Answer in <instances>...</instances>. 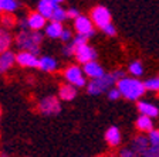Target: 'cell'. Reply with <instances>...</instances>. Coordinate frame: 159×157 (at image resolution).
Returning a JSON list of instances; mask_svg holds the SVG:
<instances>
[{
    "instance_id": "cell-35",
    "label": "cell",
    "mask_w": 159,
    "mask_h": 157,
    "mask_svg": "<svg viewBox=\"0 0 159 157\" xmlns=\"http://www.w3.org/2000/svg\"><path fill=\"white\" fill-rule=\"evenodd\" d=\"M71 31H70L68 28H64V31H63V34H61V37H60V38L63 40L64 43H67V41H70V40H71Z\"/></svg>"
},
{
    "instance_id": "cell-19",
    "label": "cell",
    "mask_w": 159,
    "mask_h": 157,
    "mask_svg": "<svg viewBox=\"0 0 159 157\" xmlns=\"http://www.w3.org/2000/svg\"><path fill=\"white\" fill-rule=\"evenodd\" d=\"M64 31V27L58 21H50L46 26V36L50 38H60Z\"/></svg>"
},
{
    "instance_id": "cell-26",
    "label": "cell",
    "mask_w": 159,
    "mask_h": 157,
    "mask_svg": "<svg viewBox=\"0 0 159 157\" xmlns=\"http://www.w3.org/2000/svg\"><path fill=\"white\" fill-rule=\"evenodd\" d=\"M14 24H16V19H14V16L11 13H4L3 16H2V26H3L4 28H10V27H13Z\"/></svg>"
},
{
    "instance_id": "cell-18",
    "label": "cell",
    "mask_w": 159,
    "mask_h": 157,
    "mask_svg": "<svg viewBox=\"0 0 159 157\" xmlns=\"http://www.w3.org/2000/svg\"><path fill=\"white\" fill-rule=\"evenodd\" d=\"M135 126L139 132H142V133H149V132L153 130V120H152V118H149V116L139 115L136 122H135Z\"/></svg>"
},
{
    "instance_id": "cell-29",
    "label": "cell",
    "mask_w": 159,
    "mask_h": 157,
    "mask_svg": "<svg viewBox=\"0 0 159 157\" xmlns=\"http://www.w3.org/2000/svg\"><path fill=\"white\" fill-rule=\"evenodd\" d=\"M87 43H88V37L81 36V34H77V36L73 38V44L75 46V48L77 47H81V46H85Z\"/></svg>"
},
{
    "instance_id": "cell-34",
    "label": "cell",
    "mask_w": 159,
    "mask_h": 157,
    "mask_svg": "<svg viewBox=\"0 0 159 157\" xmlns=\"http://www.w3.org/2000/svg\"><path fill=\"white\" fill-rule=\"evenodd\" d=\"M80 16H81V14H80V11L77 9H74V7H71V9L67 10V17H68V19L75 20V19H78Z\"/></svg>"
},
{
    "instance_id": "cell-33",
    "label": "cell",
    "mask_w": 159,
    "mask_h": 157,
    "mask_svg": "<svg viewBox=\"0 0 159 157\" xmlns=\"http://www.w3.org/2000/svg\"><path fill=\"white\" fill-rule=\"evenodd\" d=\"M102 31L107 34V36H115V34H116V28H115V26H114L112 23H109L108 26L104 27Z\"/></svg>"
},
{
    "instance_id": "cell-24",
    "label": "cell",
    "mask_w": 159,
    "mask_h": 157,
    "mask_svg": "<svg viewBox=\"0 0 159 157\" xmlns=\"http://www.w3.org/2000/svg\"><path fill=\"white\" fill-rule=\"evenodd\" d=\"M67 19V10H64L63 7H57L56 10H54L53 16H51V21H58V23H63L64 20Z\"/></svg>"
},
{
    "instance_id": "cell-13",
    "label": "cell",
    "mask_w": 159,
    "mask_h": 157,
    "mask_svg": "<svg viewBox=\"0 0 159 157\" xmlns=\"http://www.w3.org/2000/svg\"><path fill=\"white\" fill-rule=\"evenodd\" d=\"M105 142L111 147H118L121 142H122V134L116 126H111L105 132Z\"/></svg>"
},
{
    "instance_id": "cell-16",
    "label": "cell",
    "mask_w": 159,
    "mask_h": 157,
    "mask_svg": "<svg viewBox=\"0 0 159 157\" xmlns=\"http://www.w3.org/2000/svg\"><path fill=\"white\" fill-rule=\"evenodd\" d=\"M58 7V4L53 3L51 0H40L39 4H37V11L41 13L46 19H51L54 10Z\"/></svg>"
},
{
    "instance_id": "cell-9",
    "label": "cell",
    "mask_w": 159,
    "mask_h": 157,
    "mask_svg": "<svg viewBox=\"0 0 159 157\" xmlns=\"http://www.w3.org/2000/svg\"><path fill=\"white\" fill-rule=\"evenodd\" d=\"M75 58L78 59V62H81V64H87V62L95 61L97 51L91 46H88V44L77 47L75 48Z\"/></svg>"
},
{
    "instance_id": "cell-32",
    "label": "cell",
    "mask_w": 159,
    "mask_h": 157,
    "mask_svg": "<svg viewBox=\"0 0 159 157\" xmlns=\"http://www.w3.org/2000/svg\"><path fill=\"white\" fill-rule=\"evenodd\" d=\"M143 157H159V146H151Z\"/></svg>"
},
{
    "instance_id": "cell-11",
    "label": "cell",
    "mask_w": 159,
    "mask_h": 157,
    "mask_svg": "<svg viewBox=\"0 0 159 157\" xmlns=\"http://www.w3.org/2000/svg\"><path fill=\"white\" fill-rule=\"evenodd\" d=\"M84 74H85V76H88V78L91 79H95V78H101V76L105 75V71H104V68L101 67V64L97 61H91V62H87V64H84Z\"/></svg>"
},
{
    "instance_id": "cell-36",
    "label": "cell",
    "mask_w": 159,
    "mask_h": 157,
    "mask_svg": "<svg viewBox=\"0 0 159 157\" xmlns=\"http://www.w3.org/2000/svg\"><path fill=\"white\" fill-rule=\"evenodd\" d=\"M112 75H114V78H115L116 81H119V79L125 78V72L121 71V69H116V71H114V72H112Z\"/></svg>"
},
{
    "instance_id": "cell-1",
    "label": "cell",
    "mask_w": 159,
    "mask_h": 157,
    "mask_svg": "<svg viewBox=\"0 0 159 157\" xmlns=\"http://www.w3.org/2000/svg\"><path fill=\"white\" fill-rule=\"evenodd\" d=\"M116 88L119 89L121 95L128 101H138L139 98H142L146 91L145 84L142 81H139L138 78H134V76L132 78L125 76V78L116 81Z\"/></svg>"
},
{
    "instance_id": "cell-20",
    "label": "cell",
    "mask_w": 159,
    "mask_h": 157,
    "mask_svg": "<svg viewBox=\"0 0 159 157\" xmlns=\"http://www.w3.org/2000/svg\"><path fill=\"white\" fill-rule=\"evenodd\" d=\"M39 68L44 72H53L57 69V61L50 55H43L40 58Z\"/></svg>"
},
{
    "instance_id": "cell-27",
    "label": "cell",
    "mask_w": 159,
    "mask_h": 157,
    "mask_svg": "<svg viewBox=\"0 0 159 157\" xmlns=\"http://www.w3.org/2000/svg\"><path fill=\"white\" fill-rule=\"evenodd\" d=\"M148 139L151 146H159V129H153L148 133Z\"/></svg>"
},
{
    "instance_id": "cell-17",
    "label": "cell",
    "mask_w": 159,
    "mask_h": 157,
    "mask_svg": "<svg viewBox=\"0 0 159 157\" xmlns=\"http://www.w3.org/2000/svg\"><path fill=\"white\" fill-rule=\"evenodd\" d=\"M58 96L60 99H63V101H74L77 96V88L71 84H64V85L60 86L58 89Z\"/></svg>"
},
{
    "instance_id": "cell-39",
    "label": "cell",
    "mask_w": 159,
    "mask_h": 157,
    "mask_svg": "<svg viewBox=\"0 0 159 157\" xmlns=\"http://www.w3.org/2000/svg\"><path fill=\"white\" fill-rule=\"evenodd\" d=\"M51 2H53V3H56V4H60V3H63L64 0H51Z\"/></svg>"
},
{
    "instance_id": "cell-3",
    "label": "cell",
    "mask_w": 159,
    "mask_h": 157,
    "mask_svg": "<svg viewBox=\"0 0 159 157\" xmlns=\"http://www.w3.org/2000/svg\"><path fill=\"white\" fill-rule=\"evenodd\" d=\"M116 84V79L114 78L112 74H105L101 78H95L87 84V91L89 95H101L102 92H108L109 89Z\"/></svg>"
},
{
    "instance_id": "cell-40",
    "label": "cell",
    "mask_w": 159,
    "mask_h": 157,
    "mask_svg": "<svg viewBox=\"0 0 159 157\" xmlns=\"http://www.w3.org/2000/svg\"><path fill=\"white\" fill-rule=\"evenodd\" d=\"M0 116H2V109H0Z\"/></svg>"
},
{
    "instance_id": "cell-31",
    "label": "cell",
    "mask_w": 159,
    "mask_h": 157,
    "mask_svg": "<svg viewBox=\"0 0 159 157\" xmlns=\"http://www.w3.org/2000/svg\"><path fill=\"white\" fill-rule=\"evenodd\" d=\"M121 96H122V95H121V92H119V89L116 88V86H115V88H111L108 91V98L111 99V101H118Z\"/></svg>"
},
{
    "instance_id": "cell-41",
    "label": "cell",
    "mask_w": 159,
    "mask_h": 157,
    "mask_svg": "<svg viewBox=\"0 0 159 157\" xmlns=\"http://www.w3.org/2000/svg\"><path fill=\"white\" fill-rule=\"evenodd\" d=\"M99 157H101V156H99Z\"/></svg>"
},
{
    "instance_id": "cell-6",
    "label": "cell",
    "mask_w": 159,
    "mask_h": 157,
    "mask_svg": "<svg viewBox=\"0 0 159 157\" xmlns=\"http://www.w3.org/2000/svg\"><path fill=\"white\" fill-rule=\"evenodd\" d=\"M91 20H93L94 26L102 30L104 27L111 23V13L105 6H95L91 10Z\"/></svg>"
},
{
    "instance_id": "cell-4",
    "label": "cell",
    "mask_w": 159,
    "mask_h": 157,
    "mask_svg": "<svg viewBox=\"0 0 159 157\" xmlns=\"http://www.w3.org/2000/svg\"><path fill=\"white\" fill-rule=\"evenodd\" d=\"M37 109L41 115L44 116H56L61 112V102L57 96L54 95H48L44 96L41 101L37 105Z\"/></svg>"
},
{
    "instance_id": "cell-25",
    "label": "cell",
    "mask_w": 159,
    "mask_h": 157,
    "mask_svg": "<svg viewBox=\"0 0 159 157\" xmlns=\"http://www.w3.org/2000/svg\"><path fill=\"white\" fill-rule=\"evenodd\" d=\"M145 88L146 91H153V92H159V76H155V78H149L146 79L145 82Z\"/></svg>"
},
{
    "instance_id": "cell-12",
    "label": "cell",
    "mask_w": 159,
    "mask_h": 157,
    "mask_svg": "<svg viewBox=\"0 0 159 157\" xmlns=\"http://www.w3.org/2000/svg\"><path fill=\"white\" fill-rule=\"evenodd\" d=\"M27 20H29V28L31 31H40L41 28H44L47 26L46 24L47 19L39 11H31L29 14V17H27Z\"/></svg>"
},
{
    "instance_id": "cell-8",
    "label": "cell",
    "mask_w": 159,
    "mask_h": 157,
    "mask_svg": "<svg viewBox=\"0 0 159 157\" xmlns=\"http://www.w3.org/2000/svg\"><path fill=\"white\" fill-rule=\"evenodd\" d=\"M16 62L26 68H39L40 58L30 51H20L19 54H16Z\"/></svg>"
},
{
    "instance_id": "cell-7",
    "label": "cell",
    "mask_w": 159,
    "mask_h": 157,
    "mask_svg": "<svg viewBox=\"0 0 159 157\" xmlns=\"http://www.w3.org/2000/svg\"><path fill=\"white\" fill-rule=\"evenodd\" d=\"M74 28H75L77 34H81L85 37L94 36V23L87 16H80L78 19L74 20Z\"/></svg>"
},
{
    "instance_id": "cell-21",
    "label": "cell",
    "mask_w": 159,
    "mask_h": 157,
    "mask_svg": "<svg viewBox=\"0 0 159 157\" xmlns=\"http://www.w3.org/2000/svg\"><path fill=\"white\" fill-rule=\"evenodd\" d=\"M11 34L6 28H0V54L4 51H9L11 44Z\"/></svg>"
},
{
    "instance_id": "cell-2",
    "label": "cell",
    "mask_w": 159,
    "mask_h": 157,
    "mask_svg": "<svg viewBox=\"0 0 159 157\" xmlns=\"http://www.w3.org/2000/svg\"><path fill=\"white\" fill-rule=\"evenodd\" d=\"M43 41V34L31 30H21L16 37V46L21 51H30L39 55L40 44Z\"/></svg>"
},
{
    "instance_id": "cell-30",
    "label": "cell",
    "mask_w": 159,
    "mask_h": 157,
    "mask_svg": "<svg viewBox=\"0 0 159 157\" xmlns=\"http://www.w3.org/2000/svg\"><path fill=\"white\" fill-rule=\"evenodd\" d=\"M63 54L66 57H75V46L73 43L70 44H66L63 47Z\"/></svg>"
},
{
    "instance_id": "cell-23",
    "label": "cell",
    "mask_w": 159,
    "mask_h": 157,
    "mask_svg": "<svg viewBox=\"0 0 159 157\" xmlns=\"http://www.w3.org/2000/svg\"><path fill=\"white\" fill-rule=\"evenodd\" d=\"M129 74L134 76V78H138V76H141L143 74V67L142 64L139 61H132L131 64H129V68H128Z\"/></svg>"
},
{
    "instance_id": "cell-5",
    "label": "cell",
    "mask_w": 159,
    "mask_h": 157,
    "mask_svg": "<svg viewBox=\"0 0 159 157\" xmlns=\"http://www.w3.org/2000/svg\"><path fill=\"white\" fill-rule=\"evenodd\" d=\"M64 78L67 84H71L75 88H83L87 85V76L84 74V69L78 65H70L64 69Z\"/></svg>"
},
{
    "instance_id": "cell-10",
    "label": "cell",
    "mask_w": 159,
    "mask_h": 157,
    "mask_svg": "<svg viewBox=\"0 0 159 157\" xmlns=\"http://www.w3.org/2000/svg\"><path fill=\"white\" fill-rule=\"evenodd\" d=\"M129 147L132 149V150H135L141 157H143L145 153L148 151V149L151 147L148 136H145V134H136L135 137L132 139V142H131Z\"/></svg>"
},
{
    "instance_id": "cell-38",
    "label": "cell",
    "mask_w": 159,
    "mask_h": 157,
    "mask_svg": "<svg viewBox=\"0 0 159 157\" xmlns=\"http://www.w3.org/2000/svg\"><path fill=\"white\" fill-rule=\"evenodd\" d=\"M0 157H11V156L7 154V153H4V151H0Z\"/></svg>"
},
{
    "instance_id": "cell-15",
    "label": "cell",
    "mask_w": 159,
    "mask_h": 157,
    "mask_svg": "<svg viewBox=\"0 0 159 157\" xmlns=\"http://www.w3.org/2000/svg\"><path fill=\"white\" fill-rule=\"evenodd\" d=\"M136 108H138V112L141 115H145V116H149V118H158L159 116V109L158 106H155L151 102H138L136 103Z\"/></svg>"
},
{
    "instance_id": "cell-28",
    "label": "cell",
    "mask_w": 159,
    "mask_h": 157,
    "mask_svg": "<svg viewBox=\"0 0 159 157\" xmlns=\"http://www.w3.org/2000/svg\"><path fill=\"white\" fill-rule=\"evenodd\" d=\"M119 157H141V156L131 147H122L119 150Z\"/></svg>"
},
{
    "instance_id": "cell-37",
    "label": "cell",
    "mask_w": 159,
    "mask_h": 157,
    "mask_svg": "<svg viewBox=\"0 0 159 157\" xmlns=\"http://www.w3.org/2000/svg\"><path fill=\"white\" fill-rule=\"evenodd\" d=\"M19 24H20V27H21V30H30L29 28V20L27 19H23Z\"/></svg>"
},
{
    "instance_id": "cell-14",
    "label": "cell",
    "mask_w": 159,
    "mask_h": 157,
    "mask_svg": "<svg viewBox=\"0 0 159 157\" xmlns=\"http://www.w3.org/2000/svg\"><path fill=\"white\" fill-rule=\"evenodd\" d=\"M14 62H16V54L9 51H4L0 54V74H4L7 72L11 67L14 65Z\"/></svg>"
},
{
    "instance_id": "cell-22",
    "label": "cell",
    "mask_w": 159,
    "mask_h": 157,
    "mask_svg": "<svg viewBox=\"0 0 159 157\" xmlns=\"http://www.w3.org/2000/svg\"><path fill=\"white\" fill-rule=\"evenodd\" d=\"M19 7L17 0H0V13H13Z\"/></svg>"
}]
</instances>
